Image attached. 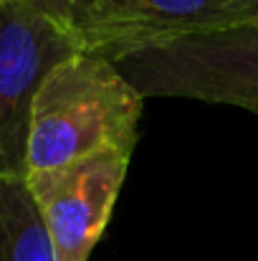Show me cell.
<instances>
[{"label": "cell", "instance_id": "obj_3", "mask_svg": "<svg viewBox=\"0 0 258 261\" xmlns=\"http://www.w3.org/2000/svg\"><path fill=\"white\" fill-rule=\"evenodd\" d=\"M258 20V0H71L79 48L119 61L172 41Z\"/></svg>", "mask_w": 258, "mask_h": 261}, {"label": "cell", "instance_id": "obj_6", "mask_svg": "<svg viewBox=\"0 0 258 261\" xmlns=\"http://www.w3.org/2000/svg\"><path fill=\"white\" fill-rule=\"evenodd\" d=\"M0 261H56L25 177H0Z\"/></svg>", "mask_w": 258, "mask_h": 261}, {"label": "cell", "instance_id": "obj_7", "mask_svg": "<svg viewBox=\"0 0 258 261\" xmlns=\"http://www.w3.org/2000/svg\"><path fill=\"white\" fill-rule=\"evenodd\" d=\"M28 5H33L36 10H41L43 15H48L51 20L61 23L64 28H69V18H71V0H25Z\"/></svg>", "mask_w": 258, "mask_h": 261}, {"label": "cell", "instance_id": "obj_2", "mask_svg": "<svg viewBox=\"0 0 258 261\" xmlns=\"http://www.w3.org/2000/svg\"><path fill=\"white\" fill-rule=\"evenodd\" d=\"M117 69L142 99L182 96L258 114V20L129 54Z\"/></svg>", "mask_w": 258, "mask_h": 261}, {"label": "cell", "instance_id": "obj_4", "mask_svg": "<svg viewBox=\"0 0 258 261\" xmlns=\"http://www.w3.org/2000/svg\"><path fill=\"white\" fill-rule=\"evenodd\" d=\"M76 51L69 28L25 0H0V177L28 175L36 94L51 69Z\"/></svg>", "mask_w": 258, "mask_h": 261}, {"label": "cell", "instance_id": "obj_1", "mask_svg": "<svg viewBox=\"0 0 258 261\" xmlns=\"http://www.w3.org/2000/svg\"><path fill=\"white\" fill-rule=\"evenodd\" d=\"M145 99L114 61L76 51L64 59L33 101L28 173L59 168L101 150H134Z\"/></svg>", "mask_w": 258, "mask_h": 261}, {"label": "cell", "instance_id": "obj_5", "mask_svg": "<svg viewBox=\"0 0 258 261\" xmlns=\"http://www.w3.org/2000/svg\"><path fill=\"white\" fill-rule=\"evenodd\" d=\"M132 152L134 150L124 147L101 150L59 168L25 175L56 261H89L109 226Z\"/></svg>", "mask_w": 258, "mask_h": 261}]
</instances>
